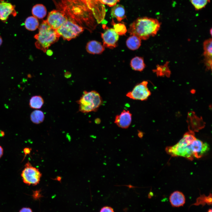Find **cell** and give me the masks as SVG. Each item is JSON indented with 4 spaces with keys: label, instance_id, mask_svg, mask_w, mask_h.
I'll use <instances>...</instances> for the list:
<instances>
[{
    "label": "cell",
    "instance_id": "obj_1",
    "mask_svg": "<svg viewBox=\"0 0 212 212\" xmlns=\"http://www.w3.org/2000/svg\"><path fill=\"white\" fill-rule=\"evenodd\" d=\"M57 10L63 13L70 19L90 31L97 24L92 12L86 0H53Z\"/></svg>",
    "mask_w": 212,
    "mask_h": 212
},
{
    "label": "cell",
    "instance_id": "obj_2",
    "mask_svg": "<svg viewBox=\"0 0 212 212\" xmlns=\"http://www.w3.org/2000/svg\"><path fill=\"white\" fill-rule=\"evenodd\" d=\"M161 24L156 19L144 17L137 18L130 24L127 31L141 40H146L157 34Z\"/></svg>",
    "mask_w": 212,
    "mask_h": 212
},
{
    "label": "cell",
    "instance_id": "obj_3",
    "mask_svg": "<svg viewBox=\"0 0 212 212\" xmlns=\"http://www.w3.org/2000/svg\"><path fill=\"white\" fill-rule=\"evenodd\" d=\"M60 37L56 30L49 24L46 20H43L39 27L38 33L34 36L37 40L35 46L37 49L46 52L49 47L57 42Z\"/></svg>",
    "mask_w": 212,
    "mask_h": 212
},
{
    "label": "cell",
    "instance_id": "obj_4",
    "mask_svg": "<svg viewBox=\"0 0 212 212\" xmlns=\"http://www.w3.org/2000/svg\"><path fill=\"white\" fill-rule=\"evenodd\" d=\"M196 139L194 132L189 131L184 134L182 138L176 144L167 147L165 151L172 156L183 157L192 160L194 157L191 145Z\"/></svg>",
    "mask_w": 212,
    "mask_h": 212
},
{
    "label": "cell",
    "instance_id": "obj_5",
    "mask_svg": "<svg viewBox=\"0 0 212 212\" xmlns=\"http://www.w3.org/2000/svg\"><path fill=\"white\" fill-rule=\"evenodd\" d=\"M102 102L99 93L94 90L84 91L80 99L76 101L79 105V111L84 113L97 111Z\"/></svg>",
    "mask_w": 212,
    "mask_h": 212
},
{
    "label": "cell",
    "instance_id": "obj_6",
    "mask_svg": "<svg viewBox=\"0 0 212 212\" xmlns=\"http://www.w3.org/2000/svg\"><path fill=\"white\" fill-rule=\"evenodd\" d=\"M56 30L64 39L69 41L82 33L84 31V28L74 21L68 19Z\"/></svg>",
    "mask_w": 212,
    "mask_h": 212
},
{
    "label": "cell",
    "instance_id": "obj_7",
    "mask_svg": "<svg viewBox=\"0 0 212 212\" xmlns=\"http://www.w3.org/2000/svg\"><path fill=\"white\" fill-rule=\"evenodd\" d=\"M42 175L39 169L32 166L29 161L25 165L21 174L23 182L29 185L39 184Z\"/></svg>",
    "mask_w": 212,
    "mask_h": 212
},
{
    "label": "cell",
    "instance_id": "obj_8",
    "mask_svg": "<svg viewBox=\"0 0 212 212\" xmlns=\"http://www.w3.org/2000/svg\"><path fill=\"white\" fill-rule=\"evenodd\" d=\"M148 84L147 81H144L137 85L131 91L126 94V96L134 100H146L151 94L148 87Z\"/></svg>",
    "mask_w": 212,
    "mask_h": 212
},
{
    "label": "cell",
    "instance_id": "obj_9",
    "mask_svg": "<svg viewBox=\"0 0 212 212\" xmlns=\"http://www.w3.org/2000/svg\"><path fill=\"white\" fill-rule=\"evenodd\" d=\"M102 26L105 29L104 32L101 33L103 46L110 49L116 47L118 45L119 35L113 28H108L105 24Z\"/></svg>",
    "mask_w": 212,
    "mask_h": 212
},
{
    "label": "cell",
    "instance_id": "obj_10",
    "mask_svg": "<svg viewBox=\"0 0 212 212\" xmlns=\"http://www.w3.org/2000/svg\"><path fill=\"white\" fill-rule=\"evenodd\" d=\"M68 20L63 13L58 10H54L49 13L46 21L52 28L56 30Z\"/></svg>",
    "mask_w": 212,
    "mask_h": 212
},
{
    "label": "cell",
    "instance_id": "obj_11",
    "mask_svg": "<svg viewBox=\"0 0 212 212\" xmlns=\"http://www.w3.org/2000/svg\"><path fill=\"white\" fill-rule=\"evenodd\" d=\"M88 6L92 11L97 23L100 24L104 19L105 10L100 0H86Z\"/></svg>",
    "mask_w": 212,
    "mask_h": 212
},
{
    "label": "cell",
    "instance_id": "obj_12",
    "mask_svg": "<svg viewBox=\"0 0 212 212\" xmlns=\"http://www.w3.org/2000/svg\"><path fill=\"white\" fill-rule=\"evenodd\" d=\"M16 14L14 5L5 0H0V20L6 22L10 15H11L15 16Z\"/></svg>",
    "mask_w": 212,
    "mask_h": 212
},
{
    "label": "cell",
    "instance_id": "obj_13",
    "mask_svg": "<svg viewBox=\"0 0 212 212\" xmlns=\"http://www.w3.org/2000/svg\"><path fill=\"white\" fill-rule=\"evenodd\" d=\"M191 146L194 157L197 158L202 157L209 149L207 143L197 139L192 143Z\"/></svg>",
    "mask_w": 212,
    "mask_h": 212
},
{
    "label": "cell",
    "instance_id": "obj_14",
    "mask_svg": "<svg viewBox=\"0 0 212 212\" xmlns=\"http://www.w3.org/2000/svg\"><path fill=\"white\" fill-rule=\"evenodd\" d=\"M132 120V115L128 110H123L119 115L116 116L114 123L119 127L127 129L130 125Z\"/></svg>",
    "mask_w": 212,
    "mask_h": 212
},
{
    "label": "cell",
    "instance_id": "obj_15",
    "mask_svg": "<svg viewBox=\"0 0 212 212\" xmlns=\"http://www.w3.org/2000/svg\"><path fill=\"white\" fill-rule=\"evenodd\" d=\"M188 117L189 131L198 132L205 126V123L202 118L198 117L195 113L191 112L188 113Z\"/></svg>",
    "mask_w": 212,
    "mask_h": 212
},
{
    "label": "cell",
    "instance_id": "obj_16",
    "mask_svg": "<svg viewBox=\"0 0 212 212\" xmlns=\"http://www.w3.org/2000/svg\"><path fill=\"white\" fill-rule=\"evenodd\" d=\"M169 201L171 205L173 207L182 206L186 202L185 197L182 192L175 191L170 195Z\"/></svg>",
    "mask_w": 212,
    "mask_h": 212
},
{
    "label": "cell",
    "instance_id": "obj_17",
    "mask_svg": "<svg viewBox=\"0 0 212 212\" xmlns=\"http://www.w3.org/2000/svg\"><path fill=\"white\" fill-rule=\"evenodd\" d=\"M86 49L90 54H100L104 51L105 47L100 42L95 40H91L87 43Z\"/></svg>",
    "mask_w": 212,
    "mask_h": 212
},
{
    "label": "cell",
    "instance_id": "obj_18",
    "mask_svg": "<svg viewBox=\"0 0 212 212\" xmlns=\"http://www.w3.org/2000/svg\"><path fill=\"white\" fill-rule=\"evenodd\" d=\"M111 15L112 18H115L118 21H121L126 17L124 7L119 4H116L112 6L111 10Z\"/></svg>",
    "mask_w": 212,
    "mask_h": 212
},
{
    "label": "cell",
    "instance_id": "obj_19",
    "mask_svg": "<svg viewBox=\"0 0 212 212\" xmlns=\"http://www.w3.org/2000/svg\"><path fill=\"white\" fill-rule=\"evenodd\" d=\"M130 65L133 70L140 72L143 71L145 67L143 58L142 57L138 56L132 59Z\"/></svg>",
    "mask_w": 212,
    "mask_h": 212
},
{
    "label": "cell",
    "instance_id": "obj_20",
    "mask_svg": "<svg viewBox=\"0 0 212 212\" xmlns=\"http://www.w3.org/2000/svg\"><path fill=\"white\" fill-rule=\"evenodd\" d=\"M141 39L135 35H131L129 37L126 41L127 46L132 50L138 49L141 46Z\"/></svg>",
    "mask_w": 212,
    "mask_h": 212
},
{
    "label": "cell",
    "instance_id": "obj_21",
    "mask_svg": "<svg viewBox=\"0 0 212 212\" xmlns=\"http://www.w3.org/2000/svg\"><path fill=\"white\" fill-rule=\"evenodd\" d=\"M32 11L33 16L37 19H42L47 14L46 7L42 4H37L34 5L32 8Z\"/></svg>",
    "mask_w": 212,
    "mask_h": 212
},
{
    "label": "cell",
    "instance_id": "obj_22",
    "mask_svg": "<svg viewBox=\"0 0 212 212\" xmlns=\"http://www.w3.org/2000/svg\"><path fill=\"white\" fill-rule=\"evenodd\" d=\"M204 60H212V39L209 38L203 43Z\"/></svg>",
    "mask_w": 212,
    "mask_h": 212
},
{
    "label": "cell",
    "instance_id": "obj_23",
    "mask_svg": "<svg viewBox=\"0 0 212 212\" xmlns=\"http://www.w3.org/2000/svg\"><path fill=\"white\" fill-rule=\"evenodd\" d=\"M39 24L38 19L34 16L28 17L24 22V26L26 29L31 31L36 30L38 28Z\"/></svg>",
    "mask_w": 212,
    "mask_h": 212
},
{
    "label": "cell",
    "instance_id": "obj_24",
    "mask_svg": "<svg viewBox=\"0 0 212 212\" xmlns=\"http://www.w3.org/2000/svg\"><path fill=\"white\" fill-rule=\"evenodd\" d=\"M168 62H167L163 65H158L156 69L153 70L158 76H166L169 77L171 72L168 67Z\"/></svg>",
    "mask_w": 212,
    "mask_h": 212
},
{
    "label": "cell",
    "instance_id": "obj_25",
    "mask_svg": "<svg viewBox=\"0 0 212 212\" xmlns=\"http://www.w3.org/2000/svg\"><path fill=\"white\" fill-rule=\"evenodd\" d=\"M45 116L43 112L41 110H36L33 111L30 115L31 121L34 123L39 124L44 120Z\"/></svg>",
    "mask_w": 212,
    "mask_h": 212
},
{
    "label": "cell",
    "instance_id": "obj_26",
    "mask_svg": "<svg viewBox=\"0 0 212 212\" xmlns=\"http://www.w3.org/2000/svg\"><path fill=\"white\" fill-rule=\"evenodd\" d=\"M44 104L43 98L40 95H35L32 97L29 101V105L31 108L33 109L41 108Z\"/></svg>",
    "mask_w": 212,
    "mask_h": 212
},
{
    "label": "cell",
    "instance_id": "obj_27",
    "mask_svg": "<svg viewBox=\"0 0 212 212\" xmlns=\"http://www.w3.org/2000/svg\"><path fill=\"white\" fill-rule=\"evenodd\" d=\"M206 204L208 205L212 204V194L211 193L208 196L204 194L201 195L197 198L196 202L191 206L201 205L203 206Z\"/></svg>",
    "mask_w": 212,
    "mask_h": 212
},
{
    "label": "cell",
    "instance_id": "obj_28",
    "mask_svg": "<svg viewBox=\"0 0 212 212\" xmlns=\"http://www.w3.org/2000/svg\"><path fill=\"white\" fill-rule=\"evenodd\" d=\"M111 24L113 25V28L119 35H125L127 30L124 24L121 23H115L113 20Z\"/></svg>",
    "mask_w": 212,
    "mask_h": 212
},
{
    "label": "cell",
    "instance_id": "obj_29",
    "mask_svg": "<svg viewBox=\"0 0 212 212\" xmlns=\"http://www.w3.org/2000/svg\"><path fill=\"white\" fill-rule=\"evenodd\" d=\"M191 4L196 10L204 8L210 2V0H190Z\"/></svg>",
    "mask_w": 212,
    "mask_h": 212
},
{
    "label": "cell",
    "instance_id": "obj_30",
    "mask_svg": "<svg viewBox=\"0 0 212 212\" xmlns=\"http://www.w3.org/2000/svg\"><path fill=\"white\" fill-rule=\"evenodd\" d=\"M120 0H100L103 4H106L110 7H112L115 5Z\"/></svg>",
    "mask_w": 212,
    "mask_h": 212
},
{
    "label": "cell",
    "instance_id": "obj_31",
    "mask_svg": "<svg viewBox=\"0 0 212 212\" xmlns=\"http://www.w3.org/2000/svg\"><path fill=\"white\" fill-rule=\"evenodd\" d=\"M100 212H114V211L111 207L105 206L101 208Z\"/></svg>",
    "mask_w": 212,
    "mask_h": 212
},
{
    "label": "cell",
    "instance_id": "obj_32",
    "mask_svg": "<svg viewBox=\"0 0 212 212\" xmlns=\"http://www.w3.org/2000/svg\"><path fill=\"white\" fill-rule=\"evenodd\" d=\"M31 150V149L29 148L26 147L24 149L23 151L25 155L24 158H25V157L26 155H27L29 154L30 153Z\"/></svg>",
    "mask_w": 212,
    "mask_h": 212
},
{
    "label": "cell",
    "instance_id": "obj_33",
    "mask_svg": "<svg viewBox=\"0 0 212 212\" xmlns=\"http://www.w3.org/2000/svg\"><path fill=\"white\" fill-rule=\"evenodd\" d=\"M19 212H32V210L29 208H22Z\"/></svg>",
    "mask_w": 212,
    "mask_h": 212
},
{
    "label": "cell",
    "instance_id": "obj_34",
    "mask_svg": "<svg viewBox=\"0 0 212 212\" xmlns=\"http://www.w3.org/2000/svg\"><path fill=\"white\" fill-rule=\"evenodd\" d=\"M138 135L139 137L140 138H142L143 136V133L140 131H139L138 133Z\"/></svg>",
    "mask_w": 212,
    "mask_h": 212
},
{
    "label": "cell",
    "instance_id": "obj_35",
    "mask_svg": "<svg viewBox=\"0 0 212 212\" xmlns=\"http://www.w3.org/2000/svg\"><path fill=\"white\" fill-rule=\"evenodd\" d=\"M3 153V149L0 146V158L2 157Z\"/></svg>",
    "mask_w": 212,
    "mask_h": 212
},
{
    "label": "cell",
    "instance_id": "obj_36",
    "mask_svg": "<svg viewBox=\"0 0 212 212\" xmlns=\"http://www.w3.org/2000/svg\"><path fill=\"white\" fill-rule=\"evenodd\" d=\"M2 43V39L1 37L0 36V46L1 45Z\"/></svg>",
    "mask_w": 212,
    "mask_h": 212
},
{
    "label": "cell",
    "instance_id": "obj_37",
    "mask_svg": "<svg viewBox=\"0 0 212 212\" xmlns=\"http://www.w3.org/2000/svg\"><path fill=\"white\" fill-rule=\"evenodd\" d=\"M207 212H212V208H211L209 209Z\"/></svg>",
    "mask_w": 212,
    "mask_h": 212
},
{
    "label": "cell",
    "instance_id": "obj_38",
    "mask_svg": "<svg viewBox=\"0 0 212 212\" xmlns=\"http://www.w3.org/2000/svg\"><path fill=\"white\" fill-rule=\"evenodd\" d=\"M212 29H211L210 30V33L211 35H212Z\"/></svg>",
    "mask_w": 212,
    "mask_h": 212
}]
</instances>
